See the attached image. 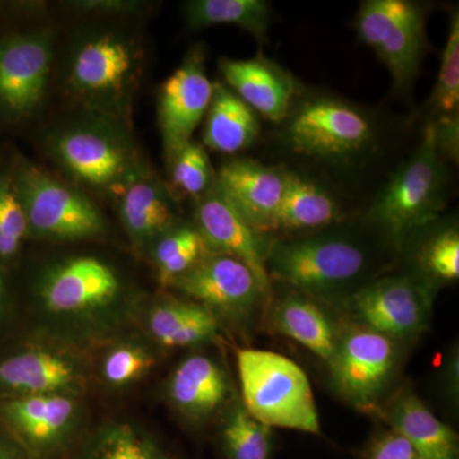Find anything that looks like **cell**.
Returning <instances> with one entry per match:
<instances>
[{
  "mask_svg": "<svg viewBox=\"0 0 459 459\" xmlns=\"http://www.w3.org/2000/svg\"><path fill=\"white\" fill-rule=\"evenodd\" d=\"M171 183L186 197L202 198L216 183L212 165L201 144L189 142L170 161Z\"/></svg>",
  "mask_w": 459,
  "mask_h": 459,
  "instance_id": "1f68e13d",
  "label": "cell"
},
{
  "mask_svg": "<svg viewBox=\"0 0 459 459\" xmlns=\"http://www.w3.org/2000/svg\"><path fill=\"white\" fill-rule=\"evenodd\" d=\"M268 320L274 332L307 347L327 364L333 358L340 332L310 296L291 292L277 299Z\"/></svg>",
  "mask_w": 459,
  "mask_h": 459,
  "instance_id": "7402d4cb",
  "label": "cell"
},
{
  "mask_svg": "<svg viewBox=\"0 0 459 459\" xmlns=\"http://www.w3.org/2000/svg\"><path fill=\"white\" fill-rule=\"evenodd\" d=\"M433 285L424 277L392 276L361 286L351 298L359 325L392 340H406L427 328Z\"/></svg>",
  "mask_w": 459,
  "mask_h": 459,
  "instance_id": "9c48e42d",
  "label": "cell"
},
{
  "mask_svg": "<svg viewBox=\"0 0 459 459\" xmlns=\"http://www.w3.org/2000/svg\"><path fill=\"white\" fill-rule=\"evenodd\" d=\"M80 459H170L144 429L126 421L102 425L84 444Z\"/></svg>",
  "mask_w": 459,
  "mask_h": 459,
  "instance_id": "83f0119b",
  "label": "cell"
},
{
  "mask_svg": "<svg viewBox=\"0 0 459 459\" xmlns=\"http://www.w3.org/2000/svg\"><path fill=\"white\" fill-rule=\"evenodd\" d=\"M54 150L66 170L91 186H115L132 174L131 155L126 147L98 129L77 128L62 133Z\"/></svg>",
  "mask_w": 459,
  "mask_h": 459,
  "instance_id": "ac0fdd59",
  "label": "cell"
},
{
  "mask_svg": "<svg viewBox=\"0 0 459 459\" xmlns=\"http://www.w3.org/2000/svg\"><path fill=\"white\" fill-rule=\"evenodd\" d=\"M82 362L72 353L32 346L0 360V394L11 395L71 394L82 391Z\"/></svg>",
  "mask_w": 459,
  "mask_h": 459,
  "instance_id": "9a60e30c",
  "label": "cell"
},
{
  "mask_svg": "<svg viewBox=\"0 0 459 459\" xmlns=\"http://www.w3.org/2000/svg\"><path fill=\"white\" fill-rule=\"evenodd\" d=\"M186 18L192 29L234 25L262 42L267 38L271 7L263 0H195L186 3Z\"/></svg>",
  "mask_w": 459,
  "mask_h": 459,
  "instance_id": "4316f807",
  "label": "cell"
},
{
  "mask_svg": "<svg viewBox=\"0 0 459 459\" xmlns=\"http://www.w3.org/2000/svg\"><path fill=\"white\" fill-rule=\"evenodd\" d=\"M286 172L252 160H232L220 169L216 186L256 234L274 231Z\"/></svg>",
  "mask_w": 459,
  "mask_h": 459,
  "instance_id": "e0dca14e",
  "label": "cell"
},
{
  "mask_svg": "<svg viewBox=\"0 0 459 459\" xmlns=\"http://www.w3.org/2000/svg\"><path fill=\"white\" fill-rule=\"evenodd\" d=\"M147 328L161 346H197L216 337L219 318L204 305L168 300L151 309Z\"/></svg>",
  "mask_w": 459,
  "mask_h": 459,
  "instance_id": "484cf974",
  "label": "cell"
},
{
  "mask_svg": "<svg viewBox=\"0 0 459 459\" xmlns=\"http://www.w3.org/2000/svg\"><path fill=\"white\" fill-rule=\"evenodd\" d=\"M397 341L362 325L338 334L328 362L332 385L352 406L376 410L398 367Z\"/></svg>",
  "mask_w": 459,
  "mask_h": 459,
  "instance_id": "52a82bcc",
  "label": "cell"
},
{
  "mask_svg": "<svg viewBox=\"0 0 459 459\" xmlns=\"http://www.w3.org/2000/svg\"><path fill=\"white\" fill-rule=\"evenodd\" d=\"M225 371L210 356L192 355L172 371L168 394L172 406L189 421L204 422L228 401Z\"/></svg>",
  "mask_w": 459,
  "mask_h": 459,
  "instance_id": "ffe728a7",
  "label": "cell"
},
{
  "mask_svg": "<svg viewBox=\"0 0 459 459\" xmlns=\"http://www.w3.org/2000/svg\"><path fill=\"white\" fill-rule=\"evenodd\" d=\"M212 95L213 83L205 74L204 51L195 48L160 90L157 111L168 161L192 142Z\"/></svg>",
  "mask_w": 459,
  "mask_h": 459,
  "instance_id": "8fae6325",
  "label": "cell"
},
{
  "mask_svg": "<svg viewBox=\"0 0 459 459\" xmlns=\"http://www.w3.org/2000/svg\"><path fill=\"white\" fill-rule=\"evenodd\" d=\"M0 459H25V457L11 440L0 435Z\"/></svg>",
  "mask_w": 459,
  "mask_h": 459,
  "instance_id": "f35d334b",
  "label": "cell"
},
{
  "mask_svg": "<svg viewBox=\"0 0 459 459\" xmlns=\"http://www.w3.org/2000/svg\"><path fill=\"white\" fill-rule=\"evenodd\" d=\"M340 219V207L331 195L314 181L286 172L285 189L274 230L313 231L333 225Z\"/></svg>",
  "mask_w": 459,
  "mask_h": 459,
  "instance_id": "d4e9b609",
  "label": "cell"
},
{
  "mask_svg": "<svg viewBox=\"0 0 459 459\" xmlns=\"http://www.w3.org/2000/svg\"><path fill=\"white\" fill-rule=\"evenodd\" d=\"M0 418L27 451L53 455L71 442L81 420L75 395H11L0 400Z\"/></svg>",
  "mask_w": 459,
  "mask_h": 459,
  "instance_id": "7c38bea8",
  "label": "cell"
},
{
  "mask_svg": "<svg viewBox=\"0 0 459 459\" xmlns=\"http://www.w3.org/2000/svg\"><path fill=\"white\" fill-rule=\"evenodd\" d=\"M25 211L29 232L53 240L99 237L104 217L82 193L69 188L35 165H22L12 175Z\"/></svg>",
  "mask_w": 459,
  "mask_h": 459,
  "instance_id": "5b68a950",
  "label": "cell"
},
{
  "mask_svg": "<svg viewBox=\"0 0 459 459\" xmlns=\"http://www.w3.org/2000/svg\"><path fill=\"white\" fill-rule=\"evenodd\" d=\"M220 446L225 459H273L272 429L253 418L241 401L223 418Z\"/></svg>",
  "mask_w": 459,
  "mask_h": 459,
  "instance_id": "f1b7e54d",
  "label": "cell"
},
{
  "mask_svg": "<svg viewBox=\"0 0 459 459\" xmlns=\"http://www.w3.org/2000/svg\"><path fill=\"white\" fill-rule=\"evenodd\" d=\"M422 277L435 282H455L459 279V234L455 228L433 235L420 253Z\"/></svg>",
  "mask_w": 459,
  "mask_h": 459,
  "instance_id": "d6a6232c",
  "label": "cell"
},
{
  "mask_svg": "<svg viewBox=\"0 0 459 459\" xmlns=\"http://www.w3.org/2000/svg\"><path fill=\"white\" fill-rule=\"evenodd\" d=\"M361 459H421L416 449L391 428L377 431L361 452Z\"/></svg>",
  "mask_w": 459,
  "mask_h": 459,
  "instance_id": "d590c367",
  "label": "cell"
},
{
  "mask_svg": "<svg viewBox=\"0 0 459 459\" xmlns=\"http://www.w3.org/2000/svg\"><path fill=\"white\" fill-rule=\"evenodd\" d=\"M261 132L258 117L225 84L213 83L205 114L204 142L217 152L232 155L252 146Z\"/></svg>",
  "mask_w": 459,
  "mask_h": 459,
  "instance_id": "603a6c76",
  "label": "cell"
},
{
  "mask_svg": "<svg viewBox=\"0 0 459 459\" xmlns=\"http://www.w3.org/2000/svg\"><path fill=\"white\" fill-rule=\"evenodd\" d=\"M369 117L340 100L305 102L287 124L290 147L300 155L343 160L358 155L373 140Z\"/></svg>",
  "mask_w": 459,
  "mask_h": 459,
  "instance_id": "ba28073f",
  "label": "cell"
},
{
  "mask_svg": "<svg viewBox=\"0 0 459 459\" xmlns=\"http://www.w3.org/2000/svg\"><path fill=\"white\" fill-rule=\"evenodd\" d=\"M435 143L439 156L458 162L459 117L458 114L439 117L434 120Z\"/></svg>",
  "mask_w": 459,
  "mask_h": 459,
  "instance_id": "8d00e7d4",
  "label": "cell"
},
{
  "mask_svg": "<svg viewBox=\"0 0 459 459\" xmlns=\"http://www.w3.org/2000/svg\"><path fill=\"white\" fill-rule=\"evenodd\" d=\"M369 250L346 231L279 241L267 249V271L310 298L332 299L358 285L370 267Z\"/></svg>",
  "mask_w": 459,
  "mask_h": 459,
  "instance_id": "6da1fadb",
  "label": "cell"
},
{
  "mask_svg": "<svg viewBox=\"0 0 459 459\" xmlns=\"http://www.w3.org/2000/svg\"><path fill=\"white\" fill-rule=\"evenodd\" d=\"M123 295L122 280L96 256L56 263L41 277L38 298L44 312L60 322H82L111 313Z\"/></svg>",
  "mask_w": 459,
  "mask_h": 459,
  "instance_id": "8992f818",
  "label": "cell"
},
{
  "mask_svg": "<svg viewBox=\"0 0 459 459\" xmlns=\"http://www.w3.org/2000/svg\"><path fill=\"white\" fill-rule=\"evenodd\" d=\"M29 234L25 211L14 190L13 179L0 177V261L13 258Z\"/></svg>",
  "mask_w": 459,
  "mask_h": 459,
  "instance_id": "e575fe53",
  "label": "cell"
},
{
  "mask_svg": "<svg viewBox=\"0 0 459 459\" xmlns=\"http://www.w3.org/2000/svg\"><path fill=\"white\" fill-rule=\"evenodd\" d=\"M241 403L268 428L320 437L312 385L305 371L281 353L241 349L237 353Z\"/></svg>",
  "mask_w": 459,
  "mask_h": 459,
  "instance_id": "7a4b0ae2",
  "label": "cell"
},
{
  "mask_svg": "<svg viewBox=\"0 0 459 459\" xmlns=\"http://www.w3.org/2000/svg\"><path fill=\"white\" fill-rule=\"evenodd\" d=\"M50 33H14L0 39V113L11 119L36 110L49 82Z\"/></svg>",
  "mask_w": 459,
  "mask_h": 459,
  "instance_id": "30bf717a",
  "label": "cell"
},
{
  "mask_svg": "<svg viewBox=\"0 0 459 459\" xmlns=\"http://www.w3.org/2000/svg\"><path fill=\"white\" fill-rule=\"evenodd\" d=\"M155 365V358L138 343H117L107 352L101 362L102 379L108 385L122 388L146 376Z\"/></svg>",
  "mask_w": 459,
  "mask_h": 459,
  "instance_id": "836d02e7",
  "label": "cell"
},
{
  "mask_svg": "<svg viewBox=\"0 0 459 459\" xmlns=\"http://www.w3.org/2000/svg\"><path fill=\"white\" fill-rule=\"evenodd\" d=\"M124 228L135 244L159 240L174 229L175 213L170 195L160 181L138 178L124 190L119 205Z\"/></svg>",
  "mask_w": 459,
  "mask_h": 459,
  "instance_id": "cb8c5ba5",
  "label": "cell"
},
{
  "mask_svg": "<svg viewBox=\"0 0 459 459\" xmlns=\"http://www.w3.org/2000/svg\"><path fill=\"white\" fill-rule=\"evenodd\" d=\"M137 50L117 33H101L81 42L72 57L69 82L83 98H120L134 81Z\"/></svg>",
  "mask_w": 459,
  "mask_h": 459,
  "instance_id": "5bb4252c",
  "label": "cell"
},
{
  "mask_svg": "<svg viewBox=\"0 0 459 459\" xmlns=\"http://www.w3.org/2000/svg\"><path fill=\"white\" fill-rule=\"evenodd\" d=\"M74 8L81 11L98 12V13H128L140 7V3L122 2V0H95V2H74Z\"/></svg>",
  "mask_w": 459,
  "mask_h": 459,
  "instance_id": "74e56055",
  "label": "cell"
},
{
  "mask_svg": "<svg viewBox=\"0 0 459 459\" xmlns=\"http://www.w3.org/2000/svg\"><path fill=\"white\" fill-rule=\"evenodd\" d=\"M8 295L7 289H5L4 280H3L2 274H0V320L5 316L7 312Z\"/></svg>",
  "mask_w": 459,
  "mask_h": 459,
  "instance_id": "ab89813d",
  "label": "cell"
},
{
  "mask_svg": "<svg viewBox=\"0 0 459 459\" xmlns=\"http://www.w3.org/2000/svg\"><path fill=\"white\" fill-rule=\"evenodd\" d=\"M211 253H213L212 250L195 226L170 230L157 240L153 249V261L159 271L160 281L164 285H171Z\"/></svg>",
  "mask_w": 459,
  "mask_h": 459,
  "instance_id": "f546056e",
  "label": "cell"
},
{
  "mask_svg": "<svg viewBox=\"0 0 459 459\" xmlns=\"http://www.w3.org/2000/svg\"><path fill=\"white\" fill-rule=\"evenodd\" d=\"M385 420L416 449L421 459H458V437L418 395L402 391L385 411Z\"/></svg>",
  "mask_w": 459,
  "mask_h": 459,
  "instance_id": "44dd1931",
  "label": "cell"
},
{
  "mask_svg": "<svg viewBox=\"0 0 459 459\" xmlns=\"http://www.w3.org/2000/svg\"><path fill=\"white\" fill-rule=\"evenodd\" d=\"M446 197V170L429 123L421 143L394 172L370 208V220L394 243L437 219Z\"/></svg>",
  "mask_w": 459,
  "mask_h": 459,
  "instance_id": "3957f363",
  "label": "cell"
},
{
  "mask_svg": "<svg viewBox=\"0 0 459 459\" xmlns=\"http://www.w3.org/2000/svg\"><path fill=\"white\" fill-rule=\"evenodd\" d=\"M356 30L388 69L395 89L410 90L428 49L424 7L409 0H368L359 9Z\"/></svg>",
  "mask_w": 459,
  "mask_h": 459,
  "instance_id": "277c9868",
  "label": "cell"
},
{
  "mask_svg": "<svg viewBox=\"0 0 459 459\" xmlns=\"http://www.w3.org/2000/svg\"><path fill=\"white\" fill-rule=\"evenodd\" d=\"M429 108L434 117L458 114L459 110V13L451 14L448 39L442 54L439 74Z\"/></svg>",
  "mask_w": 459,
  "mask_h": 459,
  "instance_id": "4dcf8cb0",
  "label": "cell"
},
{
  "mask_svg": "<svg viewBox=\"0 0 459 459\" xmlns=\"http://www.w3.org/2000/svg\"><path fill=\"white\" fill-rule=\"evenodd\" d=\"M171 286L216 316H246L265 296L255 273L243 262L220 253L205 256Z\"/></svg>",
  "mask_w": 459,
  "mask_h": 459,
  "instance_id": "4fadbf2b",
  "label": "cell"
},
{
  "mask_svg": "<svg viewBox=\"0 0 459 459\" xmlns=\"http://www.w3.org/2000/svg\"><path fill=\"white\" fill-rule=\"evenodd\" d=\"M195 221L205 243L213 253L234 256L255 273L263 294L270 292L267 271V249L261 235L247 225L246 220L223 197L214 183L207 195L198 199Z\"/></svg>",
  "mask_w": 459,
  "mask_h": 459,
  "instance_id": "2e32d148",
  "label": "cell"
},
{
  "mask_svg": "<svg viewBox=\"0 0 459 459\" xmlns=\"http://www.w3.org/2000/svg\"><path fill=\"white\" fill-rule=\"evenodd\" d=\"M220 71L232 92L265 119L281 123L287 119L296 87L280 66L258 56L255 59H221Z\"/></svg>",
  "mask_w": 459,
  "mask_h": 459,
  "instance_id": "d6986e66",
  "label": "cell"
}]
</instances>
